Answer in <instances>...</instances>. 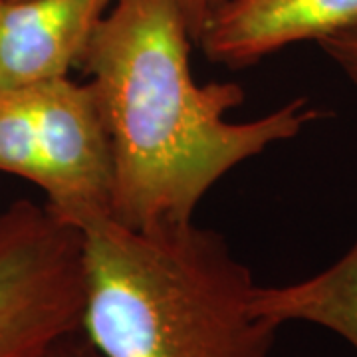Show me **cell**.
<instances>
[{"label":"cell","mask_w":357,"mask_h":357,"mask_svg":"<svg viewBox=\"0 0 357 357\" xmlns=\"http://www.w3.org/2000/svg\"><path fill=\"white\" fill-rule=\"evenodd\" d=\"M0 171L36 185L52 213L79 229L109 217L112 145L88 82L0 88Z\"/></svg>","instance_id":"3957f363"},{"label":"cell","mask_w":357,"mask_h":357,"mask_svg":"<svg viewBox=\"0 0 357 357\" xmlns=\"http://www.w3.org/2000/svg\"><path fill=\"white\" fill-rule=\"evenodd\" d=\"M82 330L102 357H272L256 284L222 234L185 225L84 227Z\"/></svg>","instance_id":"7a4b0ae2"},{"label":"cell","mask_w":357,"mask_h":357,"mask_svg":"<svg viewBox=\"0 0 357 357\" xmlns=\"http://www.w3.org/2000/svg\"><path fill=\"white\" fill-rule=\"evenodd\" d=\"M321 52L357 86V26L318 42Z\"/></svg>","instance_id":"ba28073f"},{"label":"cell","mask_w":357,"mask_h":357,"mask_svg":"<svg viewBox=\"0 0 357 357\" xmlns=\"http://www.w3.org/2000/svg\"><path fill=\"white\" fill-rule=\"evenodd\" d=\"M357 26V0H225L203 30L204 56L244 70L298 42Z\"/></svg>","instance_id":"8992f818"},{"label":"cell","mask_w":357,"mask_h":357,"mask_svg":"<svg viewBox=\"0 0 357 357\" xmlns=\"http://www.w3.org/2000/svg\"><path fill=\"white\" fill-rule=\"evenodd\" d=\"M112 0H0V88L70 77Z\"/></svg>","instance_id":"5b68a950"},{"label":"cell","mask_w":357,"mask_h":357,"mask_svg":"<svg viewBox=\"0 0 357 357\" xmlns=\"http://www.w3.org/2000/svg\"><path fill=\"white\" fill-rule=\"evenodd\" d=\"M175 2H177V6L185 16L187 26L191 30L192 40L197 44L201 34H203V30L208 24V20L222 6L225 0H175Z\"/></svg>","instance_id":"30bf717a"},{"label":"cell","mask_w":357,"mask_h":357,"mask_svg":"<svg viewBox=\"0 0 357 357\" xmlns=\"http://www.w3.org/2000/svg\"><path fill=\"white\" fill-rule=\"evenodd\" d=\"M255 312L274 328L314 324L357 351V241L332 266L286 286H256Z\"/></svg>","instance_id":"52a82bcc"},{"label":"cell","mask_w":357,"mask_h":357,"mask_svg":"<svg viewBox=\"0 0 357 357\" xmlns=\"http://www.w3.org/2000/svg\"><path fill=\"white\" fill-rule=\"evenodd\" d=\"M84 230L46 203L0 211V357H32L82 330Z\"/></svg>","instance_id":"277c9868"},{"label":"cell","mask_w":357,"mask_h":357,"mask_svg":"<svg viewBox=\"0 0 357 357\" xmlns=\"http://www.w3.org/2000/svg\"><path fill=\"white\" fill-rule=\"evenodd\" d=\"M32 357H102L84 330L68 333Z\"/></svg>","instance_id":"9c48e42d"},{"label":"cell","mask_w":357,"mask_h":357,"mask_svg":"<svg viewBox=\"0 0 357 357\" xmlns=\"http://www.w3.org/2000/svg\"><path fill=\"white\" fill-rule=\"evenodd\" d=\"M192 44L175 0H112L82 58L112 145L109 218L128 229L192 222L229 171L324 117L296 98L272 114L230 121L243 88L195 82Z\"/></svg>","instance_id":"6da1fadb"}]
</instances>
